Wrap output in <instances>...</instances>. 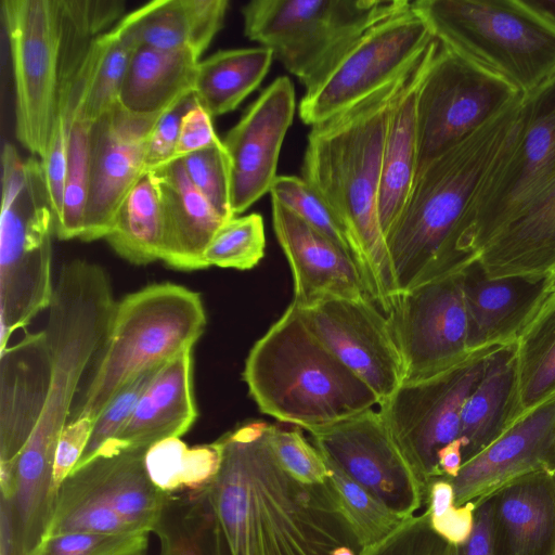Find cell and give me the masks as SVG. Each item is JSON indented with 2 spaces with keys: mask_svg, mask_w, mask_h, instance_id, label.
Listing matches in <instances>:
<instances>
[{
  "mask_svg": "<svg viewBox=\"0 0 555 555\" xmlns=\"http://www.w3.org/2000/svg\"><path fill=\"white\" fill-rule=\"evenodd\" d=\"M268 423L248 421L215 442L216 476L167 493L153 529L159 555H334L361 548L330 485L305 483L279 462Z\"/></svg>",
  "mask_w": 555,
  "mask_h": 555,
  "instance_id": "1",
  "label": "cell"
},
{
  "mask_svg": "<svg viewBox=\"0 0 555 555\" xmlns=\"http://www.w3.org/2000/svg\"><path fill=\"white\" fill-rule=\"evenodd\" d=\"M526 95L417 170L386 235L399 296L478 260L475 218L486 183L514 145Z\"/></svg>",
  "mask_w": 555,
  "mask_h": 555,
  "instance_id": "2",
  "label": "cell"
},
{
  "mask_svg": "<svg viewBox=\"0 0 555 555\" xmlns=\"http://www.w3.org/2000/svg\"><path fill=\"white\" fill-rule=\"evenodd\" d=\"M420 62L352 106L312 126L301 166L302 179L345 228L369 296L387 318L399 294L378 217L384 142L390 109Z\"/></svg>",
  "mask_w": 555,
  "mask_h": 555,
  "instance_id": "3",
  "label": "cell"
},
{
  "mask_svg": "<svg viewBox=\"0 0 555 555\" xmlns=\"http://www.w3.org/2000/svg\"><path fill=\"white\" fill-rule=\"evenodd\" d=\"M243 379L261 413L309 433L378 404L374 391L314 335L294 302L249 350Z\"/></svg>",
  "mask_w": 555,
  "mask_h": 555,
  "instance_id": "4",
  "label": "cell"
},
{
  "mask_svg": "<svg viewBox=\"0 0 555 555\" xmlns=\"http://www.w3.org/2000/svg\"><path fill=\"white\" fill-rule=\"evenodd\" d=\"M207 325L202 296L170 282L153 283L116 302L107 336L69 422H93L141 374L193 349Z\"/></svg>",
  "mask_w": 555,
  "mask_h": 555,
  "instance_id": "5",
  "label": "cell"
},
{
  "mask_svg": "<svg viewBox=\"0 0 555 555\" xmlns=\"http://www.w3.org/2000/svg\"><path fill=\"white\" fill-rule=\"evenodd\" d=\"M0 351L12 334L49 309L54 218L42 163L12 143L1 153Z\"/></svg>",
  "mask_w": 555,
  "mask_h": 555,
  "instance_id": "6",
  "label": "cell"
},
{
  "mask_svg": "<svg viewBox=\"0 0 555 555\" xmlns=\"http://www.w3.org/2000/svg\"><path fill=\"white\" fill-rule=\"evenodd\" d=\"M434 36L529 95L555 75V28L524 0H417Z\"/></svg>",
  "mask_w": 555,
  "mask_h": 555,
  "instance_id": "7",
  "label": "cell"
},
{
  "mask_svg": "<svg viewBox=\"0 0 555 555\" xmlns=\"http://www.w3.org/2000/svg\"><path fill=\"white\" fill-rule=\"evenodd\" d=\"M410 7L408 0H253L241 12L245 36L270 49L307 90L369 28Z\"/></svg>",
  "mask_w": 555,
  "mask_h": 555,
  "instance_id": "8",
  "label": "cell"
},
{
  "mask_svg": "<svg viewBox=\"0 0 555 555\" xmlns=\"http://www.w3.org/2000/svg\"><path fill=\"white\" fill-rule=\"evenodd\" d=\"M146 451L122 449L77 466L57 490L47 537L153 532L167 493L147 474Z\"/></svg>",
  "mask_w": 555,
  "mask_h": 555,
  "instance_id": "9",
  "label": "cell"
},
{
  "mask_svg": "<svg viewBox=\"0 0 555 555\" xmlns=\"http://www.w3.org/2000/svg\"><path fill=\"white\" fill-rule=\"evenodd\" d=\"M500 347L477 349L448 370L403 383L379 405L395 444L426 495L429 482L442 477L438 453L460 439L464 403Z\"/></svg>",
  "mask_w": 555,
  "mask_h": 555,
  "instance_id": "10",
  "label": "cell"
},
{
  "mask_svg": "<svg viewBox=\"0 0 555 555\" xmlns=\"http://www.w3.org/2000/svg\"><path fill=\"white\" fill-rule=\"evenodd\" d=\"M436 39L411 7L369 28L305 91L299 116L318 125L411 70Z\"/></svg>",
  "mask_w": 555,
  "mask_h": 555,
  "instance_id": "11",
  "label": "cell"
},
{
  "mask_svg": "<svg viewBox=\"0 0 555 555\" xmlns=\"http://www.w3.org/2000/svg\"><path fill=\"white\" fill-rule=\"evenodd\" d=\"M15 92V135L46 159L56 120L60 0H2Z\"/></svg>",
  "mask_w": 555,
  "mask_h": 555,
  "instance_id": "12",
  "label": "cell"
},
{
  "mask_svg": "<svg viewBox=\"0 0 555 555\" xmlns=\"http://www.w3.org/2000/svg\"><path fill=\"white\" fill-rule=\"evenodd\" d=\"M519 93L439 41L416 92L418 168L472 134Z\"/></svg>",
  "mask_w": 555,
  "mask_h": 555,
  "instance_id": "13",
  "label": "cell"
},
{
  "mask_svg": "<svg viewBox=\"0 0 555 555\" xmlns=\"http://www.w3.org/2000/svg\"><path fill=\"white\" fill-rule=\"evenodd\" d=\"M555 183V75L526 95L519 134L478 199V256L507 223Z\"/></svg>",
  "mask_w": 555,
  "mask_h": 555,
  "instance_id": "14",
  "label": "cell"
},
{
  "mask_svg": "<svg viewBox=\"0 0 555 555\" xmlns=\"http://www.w3.org/2000/svg\"><path fill=\"white\" fill-rule=\"evenodd\" d=\"M461 273L401 294L388 317L404 362L403 383L448 370L473 352Z\"/></svg>",
  "mask_w": 555,
  "mask_h": 555,
  "instance_id": "15",
  "label": "cell"
},
{
  "mask_svg": "<svg viewBox=\"0 0 555 555\" xmlns=\"http://www.w3.org/2000/svg\"><path fill=\"white\" fill-rule=\"evenodd\" d=\"M322 456L408 519L426 506L427 495L395 444L378 411L370 409L310 431Z\"/></svg>",
  "mask_w": 555,
  "mask_h": 555,
  "instance_id": "16",
  "label": "cell"
},
{
  "mask_svg": "<svg viewBox=\"0 0 555 555\" xmlns=\"http://www.w3.org/2000/svg\"><path fill=\"white\" fill-rule=\"evenodd\" d=\"M299 309L314 335L374 391L378 405L403 384L390 321L370 298L327 297Z\"/></svg>",
  "mask_w": 555,
  "mask_h": 555,
  "instance_id": "17",
  "label": "cell"
},
{
  "mask_svg": "<svg viewBox=\"0 0 555 555\" xmlns=\"http://www.w3.org/2000/svg\"><path fill=\"white\" fill-rule=\"evenodd\" d=\"M162 114H134L117 102L90 126L89 188L80 241L105 238L121 203L147 173V141Z\"/></svg>",
  "mask_w": 555,
  "mask_h": 555,
  "instance_id": "18",
  "label": "cell"
},
{
  "mask_svg": "<svg viewBox=\"0 0 555 555\" xmlns=\"http://www.w3.org/2000/svg\"><path fill=\"white\" fill-rule=\"evenodd\" d=\"M295 108L294 85L288 77L280 76L260 93L223 138L230 163L234 216L270 193Z\"/></svg>",
  "mask_w": 555,
  "mask_h": 555,
  "instance_id": "19",
  "label": "cell"
},
{
  "mask_svg": "<svg viewBox=\"0 0 555 555\" xmlns=\"http://www.w3.org/2000/svg\"><path fill=\"white\" fill-rule=\"evenodd\" d=\"M534 473H555V396L524 412L492 443L463 463L451 479L454 504L477 505Z\"/></svg>",
  "mask_w": 555,
  "mask_h": 555,
  "instance_id": "20",
  "label": "cell"
},
{
  "mask_svg": "<svg viewBox=\"0 0 555 555\" xmlns=\"http://www.w3.org/2000/svg\"><path fill=\"white\" fill-rule=\"evenodd\" d=\"M271 208L278 242L293 272L295 305L306 308L327 297L370 298L348 251L276 199L271 198Z\"/></svg>",
  "mask_w": 555,
  "mask_h": 555,
  "instance_id": "21",
  "label": "cell"
},
{
  "mask_svg": "<svg viewBox=\"0 0 555 555\" xmlns=\"http://www.w3.org/2000/svg\"><path fill=\"white\" fill-rule=\"evenodd\" d=\"M52 360L44 331L0 351V469H11L31 436L48 395Z\"/></svg>",
  "mask_w": 555,
  "mask_h": 555,
  "instance_id": "22",
  "label": "cell"
},
{
  "mask_svg": "<svg viewBox=\"0 0 555 555\" xmlns=\"http://www.w3.org/2000/svg\"><path fill=\"white\" fill-rule=\"evenodd\" d=\"M461 276L472 351L515 344L552 288L550 279H490L478 260Z\"/></svg>",
  "mask_w": 555,
  "mask_h": 555,
  "instance_id": "23",
  "label": "cell"
},
{
  "mask_svg": "<svg viewBox=\"0 0 555 555\" xmlns=\"http://www.w3.org/2000/svg\"><path fill=\"white\" fill-rule=\"evenodd\" d=\"M154 180L163 218L162 258L181 271L207 268L204 254L224 220L195 189L181 158L149 171Z\"/></svg>",
  "mask_w": 555,
  "mask_h": 555,
  "instance_id": "24",
  "label": "cell"
},
{
  "mask_svg": "<svg viewBox=\"0 0 555 555\" xmlns=\"http://www.w3.org/2000/svg\"><path fill=\"white\" fill-rule=\"evenodd\" d=\"M492 555H555V473H534L489 499Z\"/></svg>",
  "mask_w": 555,
  "mask_h": 555,
  "instance_id": "25",
  "label": "cell"
},
{
  "mask_svg": "<svg viewBox=\"0 0 555 555\" xmlns=\"http://www.w3.org/2000/svg\"><path fill=\"white\" fill-rule=\"evenodd\" d=\"M192 373V349L164 364L143 391L117 440L99 454L122 449H149L159 441L181 438L188 433L198 415Z\"/></svg>",
  "mask_w": 555,
  "mask_h": 555,
  "instance_id": "26",
  "label": "cell"
},
{
  "mask_svg": "<svg viewBox=\"0 0 555 555\" xmlns=\"http://www.w3.org/2000/svg\"><path fill=\"white\" fill-rule=\"evenodd\" d=\"M478 262L490 279H551L555 273V183L482 247Z\"/></svg>",
  "mask_w": 555,
  "mask_h": 555,
  "instance_id": "27",
  "label": "cell"
},
{
  "mask_svg": "<svg viewBox=\"0 0 555 555\" xmlns=\"http://www.w3.org/2000/svg\"><path fill=\"white\" fill-rule=\"evenodd\" d=\"M438 47L439 40L436 38L389 113L378 194V217L385 238L404 207L417 173L416 92L421 78Z\"/></svg>",
  "mask_w": 555,
  "mask_h": 555,
  "instance_id": "28",
  "label": "cell"
},
{
  "mask_svg": "<svg viewBox=\"0 0 555 555\" xmlns=\"http://www.w3.org/2000/svg\"><path fill=\"white\" fill-rule=\"evenodd\" d=\"M522 413L515 344L502 346L491 354L462 410L460 440L464 462L492 443Z\"/></svg>",
  "mask_w": 555,
  "mask_h": 555,
  "instance_id": "29",
  "label": "cell"
},
{
  "mask_svg": "<svg viewBox=\"0 0 555 555\" xmlns=\"http://www.w3.org/2000/svg\"><path fill=\"white\" fill-rule=\"evenodd\" d=\"M228 0H154L131 13L140 47L189 49L198 56L223 26Z\"/></svg>",
  "mask_w": 555,
  "mask_h": 555,
  "instance_id": "30",
  "label": "cell"
},
{
  "mask_svg": "<svg viewBox=\"0 0 555 555\" xmlns=\"http://www.w3.org/2000/svg\"><path fill=\"white\" fill-rule=\"evenodd\" d=\"M199 57L189 49L139 47L132 55L118 103L134 114H160L193 92Z\"/></svg>",
  "mask_w": 555,
  "mask_h": 555,
  "instance_id": "31",
  "label": "cell"
},
{
  "mask_svg": "<svg viewBox=\"0 0 555 555\" xmlns=\"http://www.w3.org/2000/svg\"><path fill=\"white\" fill-rule=\"evenodd\" d=\"M273 59L259 46L220 50L199 61L193 87L197 103L211 118L234 111L260 86Z\"/></svg>",
  "mask_w": 555,
  "mask_h": 555,
  "instance_id": "32",
  "label": "cell"
},
{
  "mask_svg": "<svg viewBox=\"0 0 555 555\" xmlns=\"http://www.w3.org/2000/svg\"><path fill=\"white\" fill-rule=\"evenodd\" d=\"M518 392L522 412L555 396V288L515 343Z\"/></svg>",
  "mask_w": 555,
  "mask_h": 555,
  "instance_id": "33",
  "label": "cell"
},
{
  "mask_svg": "<svg viewBox=\"0 0 555 555\" xmlns=\"http://www.w3.org/2000/svg\"><path fill=\"white\" fill-rule=\"evenodd\" d=\"M105 240L119 257L132 264L144 266L160 260L163 218L150 172L121 203Z\"/></svg>",
  "mask_w": 555,
  "mask_h": 555,
  "instance_id": "34",
  "label": "cell"
},
{
  "mask_svg": "<svg viewBox=\"0 0 555 555\" xmlns=\"http://www.w3.org/2000/svg\"><path fill=\"white\" fill-rule=\"evenodd\" d=\"M139 47L129 14L98 38L88 88L76 120L91 126L118 102L121 83Z\"/></svg>",
  "mask_w": 555,
  "mask_h": 555,
  "instance_id": "35",
  "label": "cell"
},
{
  "mask_svg": "<svg viewBox=\"0 0 555 555\" xmlns=\"http://www.w3.org/2000/svg\"><path fill=\"white\" fill-rule=\"evenodd\" d=\"M324 461L328 468L327 483L352 529L361 552L379 544L403 525L405 518L388 508L335 464L325 459Z\"/></svg>",
  "mask_w": 555,
  "mask_h": 555,
  "instance_id": "36",
  "label": "cell"
},
{
  "mask_svg": "<svg viewBox=\"0 0 555 555\" xmlns=\"http://www.w3.org/2000/svg\"><path fill=\"white\" fill-rule=\"evenodd\" d=\"M90 126L75 120L67 143L66 172L60 216L54 224L57 238H80L89 188Z\"/></svg>",
  "mask_w": 555,
  "mask_h": 555,
  "instance_id": "37",
  "label": "cell"
},
{
  "mask_svg": "<svg viewBox=\"0 0 555 555\" xmlns=\"http://www.w3.org/2000/svg\"><path fill=\"white\" fill-rule=\"evenodd\" d=\"M266 234L261 215L253 212L225 221L207 246V267L249 270L264 256Z\"/></svg>",
  "mask_w": 555,
  "mask_h": 555,
  "instance_id": "38",
  "label": "cell"
},
{
  "mask_svg": "<svg viewBox=\"0 0 555 555\" xmlns=\"http://www.w3.org/2000/svg\"><path fill=\"white\" fill-rule=\"evenodd\" d=\"M270 194L271 198L293 210L311 227L341 246L354 259L351 242L345 228L321 195L306 180L296 176H278Z\"/></svg>",
  "mask_w": 555,
  "mask_h": 555,
  "instance_id": "39",
  "label": "cell"
},
{
  "mask_svg": "<svg viewBox=\"0 0 555 555\" xmlns=\"http://www.w3.org/2000/svg\"><path fill=\"white\" fill-rule=\"evenodd\" d=\"M195 189L224 219L235 217L231 206L230 163L222 140L181 158Z\"/></svg>",
  "mask_w": 555,
  "mask_h": 555,
  "instance_id": "40",
  "label": "cell"
},
{
  "mask_svg": "<svg viewBox=\"0 0 555 555\" xmlns=\"http://www.w3.org/2000/svg\"><path fill=\"white\" fill-rule=\"evenodd\" d=\"M149 534L75 531L47 537L33 555H142Z\"/></svg>",
  "mask_w": 555,
  "mask_h": 555,
  "instance_id": "41",
  "label": "cell"
},
{
  "mask_svg": "<svg viewBox=\"0 0 555 555\" xmlns=\"http://www.w3.org/2000/svg\"><path fill=\"white\" fill-rule=\"evenodd\" d=\"M269 443L282 466L296 479L312 485L326 483L328 468L317 449L301 429L269 425Z\"/></svg>",
  "mask_w": 555,
  "mask_h": 555,
  "instance_id": "42",
  "label": "cell"
},
{
  "mask_svg": "<svg viewBox=\"0 0 555 555\" xmlns=\"http://www.w3.org/2000/svg\"><path fill=\"white\" fill-rule=\"evenodd\" d=\"M159 369L138 376L104 409L94 422L90 440L77 466L88 462L117 440L131 418L143 391Z\"/></svg>",
  "mask_w": 555,
  "mask_h": 555,
  "instance_id": "43",
  "label": "cell"
},
{
  "mask_svg": "<svg viewBox=\"0 0 555 555\" xmlns=\"http://www.w3.org/2000/svg\"><path fill=\"white\" fill-rule=\"evenodd\" d=\"M452 546L431 528L429 516L424 511L406 519L383 542L359 555H450Z\"/></svg>",
  "mask_w": 555,
  "mask_h": 555,
  "instance_id": "44",
  "label": "cell"
},
{
  "mask_svg": "<svg viewBox=\"0 0 555 555\" xmlns=\"http://www.w3.org/2000/svg\"><path fill=\"white\" fill-rule=\"evenodd\" d=\"M195 103L193 92L189 93L160 115L147 141V172L175 159L182 117Z\"/></svg>",
  "mask_w": 555,
  "mask_h": 555,
  "instance_id": "45",
  "label": "cell"
},
{
  "mask_svg": "<svg viewBox=\"0 0 555 555\" xmlns=\"http://www.w3.org/2000/svg\"><path fill=\"white\" fill-rule=\"evenodd\" d=\"M188 446L180 438H169L150 447L145 453V467L154 485L165 493L181 490Z\"/></svg>",
  "mask_w": 555,
  "mask_h": 555,
  "instance_id": "46",
  "label": "cell"
},
{
  "mask_svg": "<svg viewBox=\"0 0 555 555\" xmlns=\"http://www.w3.org/2000/svg\"><path fill=\"white\" fill-rule=\"evenodd\" d=\"M94 422L89 418H78L69 422L57 440L54 464L53 487L55 493L62 482L77 466L90 440Z\"/></svg>",
  "mask_w": 555,
  "mask_h": 555,
  "instance_id": "47",
  "label": "cell"
},
{
  "mask_svg": "<svg viewBox=\"0 0 555 555\" xmlns=\"http://www.w3.org/2000/svg\"><path fill=\"white\" fill-rule=\"evenodd\" d=\"M219 140L211 117L196 101L182 117L175 159L203 150Z\"/></svg>",
  "mask_w": 555,
  "mask_h": 555,
  "instance_id": "48",
  "label": "cell"
},
{
  "mask_svg": "<svg viewBox=\"0 0 555 555\" xmlns=\"http://www.w3.org/2000/svg\"><path fill=\"white\" fill-rule=\"evenodd\" d=\"M475 508L476 504L468 502L460 506L453 504L439 515L433 517L428 515L431 528L447 542L459 546L472 533Z\"/></svg>",
  "mask_w": 555,
  "mask_h": 555,
  "instance_id": "49",
  "label": "cell"
},
{
  "mask_svg": "<svg viewBox=\"0 0 555 555\" xmlns=\"http://www.w3.org/2000/svg\"><path fill=\"white\" fill-rule=\"evenodd\" d=\"M456 555H492L489 500L476 505L472 533L463 544L457 546Z\"/></svg>",
  "mask_w": 555,
  "mask_h": 555,
  "instance_id": "50",
  "label": "cell"
},
{
  "mask_svg": "<svg viewBox=\"0 0 555 555\" xmlns=\"http://www.w3.org/2000/svg\"><path fill=\"white\" fill-rule=\"evenodd\" d=\"M463 463V444L460 439L447 444L438 453V466L442 477L455 478Z\"/></svg>",
  "mask_w": 555,
  "mask_h": 555,
  "instance_id": "51",
  "label": "cell"
},
{
  "mask_svg": "<svg viewBox=\"0 0 555 555\" xmlns=\"http://www.w3.org/2000/svg\"><path fill=\"white\" fill-rule=\"evenodd\" d=\"M525 3L555 28V0H524Z\"/></svg>",
  "mask_w": 555,
  "mask_h": 555,
  "instance_id": "52",
  "label": "cell"
},
{
  "mask_svg": "<svg viewBox=\"0 0 555 555\" xmlns=\"http://www.w3.org/2000/svg\"><path fill=\"white\" fill-rule=\"evenodd\" d=\"M551 287L555 288V273L551 276Z\"/></svg>",
  "mask_w": 555,
  "mask_h": 555,
  "instance_id": "53",
  "label": "cell"
},
{
  "mask_svg": "<svg viewBox=\"0 0 555 555\" xmlns=\"http://www.w3.org/2000/svg\"><path fill=\"white\" fill-rule=\"evenodd\" d=\"M456 550H457V546H456V545H453V546H452V551H451V554H450V555H456Z\"/></svg>",
  "mask_w": 555,
  "mask_h": 555,
  "instance_id": "54",
  "label": "cell"
},
{
  "mask_svg": "<svg viewBox=\"0 0 555 555\" xmlns=\"http://www.w3.org/2000/svg\"><path fill=\"white\" fill-rule=\"evenodd\" d=\"M142 555H145V554H142Z\"/></svg>",
  "mask_w": 555,
  "mask_h": 555,
  "instance_id": "55",
  "label": "cell"
}]
</instances>
